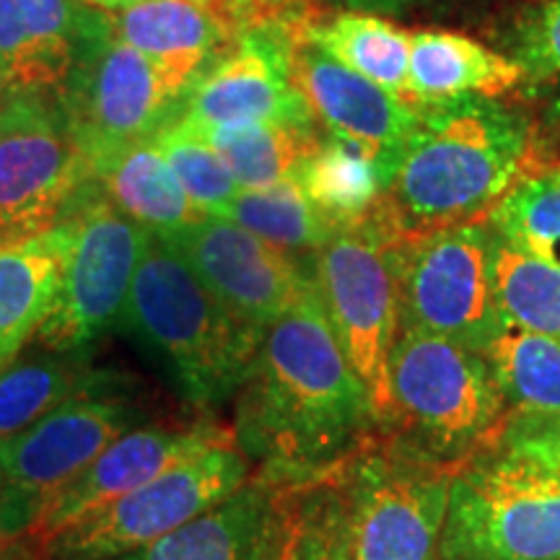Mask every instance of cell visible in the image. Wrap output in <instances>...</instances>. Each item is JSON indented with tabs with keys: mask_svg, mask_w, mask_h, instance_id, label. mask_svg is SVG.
Segmentation results:
<instances>
[{
	"mask_svg": "<svg viewBox=\"0 0 560 560\" xmlns=\"http://www.w3.org/2000/svg\"><path fill=\"white\" fill-rule=\"evenodd\" d=\"M231 433L257 475L293 486L338 470L380 433L314 283L265 330Z\"/></svg>",
	"mask_w": 560,
	"mask_h": 560,
	"instance_id": "obj_1",
	"label": "cell"
},
{
	"mask_svg": "<svg viewBox=\"0 0 560 560\" xmlns=\"http://www.w3.org/2000/svg\"><path fill=\"white\" fill-rule=\"evenodd\" d=\"M529 159L532 125L499 96L420 104L376 213L397 236L486 221Z\"/></svg>",
	"mask_w": 560,
	"mask_h": 560,
	"instance_id": "obj_2",
	"label": "cell"
},
{
	"mask_svg": "<svg viewBox=\"0 0 560 560\" xmlns=\"http://www.w3.org/2000/svg\"><path fill=\"white\" fill-rule=\"evenodd\" d=\"M120 325L198 408L236 397L262 342V332L236 319L156 234L136 270Z\"/></svg>",
	"mask_w": 560,
	"mask_h": 560,
	"instance_id": "obj_3",
	"label": "cell"
},
{
	"mask_svg": "<svg viewBox=\"0 0 560 560\" xmlns=\"http://www.w3.org/2000/svg\"><path fill=\"white\" fill-rule=\"evenodd\" d=\"M389 412L380 433L450 465L493 450L509 418L486 355L400 325L387 366Z\"/></svg>",
	"mask_w": 560,
	"mask_h": 560,
	"instance_id": "obj_4",
	"label": "cell"
},
{
	"mask_svg": "<svg viewBox=\"0 0 560 560\" xmlns=\"http://www.w3.org/2000/svg\"><path fill=\"white\" fill-rule=\"evenodd\" d=\"M190 79L117 37L109 11H94L66 83L55 91L68 128L94 166L149 140L172 120Z\"/></svg>",
	"mask_w": 560,
	"mask_h": 560,
	"instance_id": "obj_5",
	"label": "cell"
},
{
	"mask_svg": "<svg viewBox=\"0 0 560 560\" xmlns=\"http://www.w3.org/2000/svg\"><path fill=\"white\" fill-rule=\"evenodd\" d=\"M459 465L425 457L389 433L340 465L353 560H441Z\"/></svg>",
	"mask_w": 560,
	"mask_h": 560,
	"instance_id": "obj_6",
	"label": "cell"
},
{
	"mask_svg": "<svg viewBox=\"0 0 560 560\" xmlns=\"http://www.w3.org/2000/svg\"><path fill=\"white\" fill-rule=\"evenodd\" d=\"M441 560H560V475L499 450L462 462Z\"/></svg>",
	"mask_w": 560,
	"mask_h": 560,
	"instance_id": "obj_7",
	"label": "cell"
},
{
	"mask_svg": "<svg viewBox=\"0 0 560 560\" xmlns=\"http://www.w3.org/2000/svg\"><path fill=\"white\" fill-rule=\"evenodd\" d=\"M392 268L400 325L441 335L478 353L501 332L486 221L395 236Z\"/></svg>",
	"mask_w": 560,
	"mask_h": 560,
	"instance_id": "obj_8",
	"label": "cell"
},
{
	"mask_svg": "<svg viewBox=\"0 0 560 560\" xmlns=\"http://www.w3.org/2000/svg\"><path fill=\"white\" fill-rule=\"evenodd\" d=\"M252 478V462L234 433L190 454L170 470L70 524L39 545L47 560H115L156 542Z\"/></svg>",
	"mask_w": 560,
	"mask_h": 560,
	"instance_id": "obj_9",
	"label": "cell"
},
{
	"mask_svg": "<svg viewBox=\"0 0 560 560\" xmlns=\"http://www.w3.org/2000/svg\"><path fill=\"white\" fill-rule=\"evenodd\" d=\"M55 91H5L0 100V240L60 226L94 190Z\"/></svg>",
	"mask_w": 560,
	"mask_h": 560,
	"instance_id": "obj_10",
	"label": "cell"
},
{
	"mask_svg": "<svg viewBox=\"0 0 560 560\" xmlns=\"http://www.w3.org/2000/svg\"><path fill=\"white\" fill-rule=\"evenodd\" d=\"M392 240L395 234L374 213L363 223L335 231L317 252L312 272L335 338L366 384L380 431L389 412V353L400 330Z\"/></svg>",
	"mask_w": 560,
	"mask_h": 560,
	"instance_id": "obj_11",
	"label": "cell"
},
{
	"mask_svg": "<svg viewBox=\"0 0 560 560\" xmlns=\"http://www.w3.org/2000/svg\"><path fill=\"white\" fill-rule=\"evenodd\" d=\"M117 392L120 382L75 397L9 444H0V527L9 535H30L52 495L86 470L112 441L153 423L143 405Z\"/></svg>",
	"mask_w": 560,
	"mask_h": 560,
	"instance_id": "obj_12",
	"label": "cell"
},
{
	"mask_svg": "<svg viewBox=\"0 0 560 560\" xmlns=\"http://www.w3.org/2000/svg\"><path fill=\"white\" fill-rule=\"evenodd\" d=\"M66 221L68 262L37 340L47 350L86 353L91 342L122 322L136 270L153 234L112 206L96 187Z\"/></svg>",
	"mask_w": 560,
	"mask_h": 560,
	"instance_id": "obj_13",
	"label": "cell"
},
{
	"mask_svg": "<svg viewBox=\"0 0 560 560\" xmlns=\"http://www.w3.org/2000/svg\"><path fill=\"white\" fill-rule=\"evenodd\" d=\"M310 19L312 13L296 5L285 16L240 34L182 94L170 122L185 128L317 122L291 79L293 47Z\"/></svg>",
	"mask_w": 560,
	"mask_h": 560,
	"instance_id": "obj_14",
	"label": "cell"
},
{
	"mask_svg": "<svg viewBox=\"0 0 560 560\" xmlns=\"http://www.w3.org/2000/svg\"><path fill=\"white\" fill-rule=\"evenodd\" d=\"M161 240L179 252L200 283L236 319L262 335L314 283L312 272L301 268L291 252L221 215H202Z\"/></svg>",
	"mask_w": 560,
	"mask_h": 560,
	"instance_id": "obj_15",
	"label": "cell"
},
{
	"mask_svg": "<svg viewBox=\"0 0 560 560\" xmlns=\"http://www.w3.org/2000/svg\"><path fill=\"white\" fill-rule=\"evenodd\" d=\"M306 26V24H304ZM293 86L314 120L335 138L350 140L380 159L387 185L397 159L420 117V104L382 89L314 47L301 30L291 58Z\"/></svg>",
	"mask_w": 560,
	"mask_h": 560,
	"instance_id": "obj_16",
	"label": "cell"
},
{
	"mask_svg": "<svg viewBox=\"0 0 560 560\" xmlns=\"http://www.w3.org/2000/svg\"><path fill=\"white\" fill-rule=\"evenodd\" d=\"M229 436L231 431H223L213 423L138 425L112 441L86 470H81L60 493H55L52 501L39 511L37 522L26 537L37 545H45L70 524L109 506L112 501L145 486L177 462Z\"/></svg>",
	"mask_w": 560,
	"mask_h": 560,
	"instance_id": "obj_17",
	"label": "cell"
},
{
	"mask_svg": "<svg viewBox=\"0 0 560 560\" xmlns=\"http://www.w3.org/2000/svg\"><path fill=\"white\" fill-rule=\"evenodd\" d=\"M296 486L255 472L200 516L115 560H280Z\"/></svg>",
	"mask_w": 560,
	"mask_h": 560,
	"instance_id": "obj_18",
	"label": "cell"
},
{
	"mask_svg": "<svg viewBox=\"0 0 560 560\" xmlns=\"http://www.w3.org/2000/svg\"><path fill=\"white\" fill-rule=\"evenodd\" d=\"M94 11L79 0H0V89L58 91Z\"/></svg>",
	"mask_w": 560,
	"mask_h": 560,
	"instance_id": "obj_19",
	"label": "cell"
},
{
	"mask_svg": "<svg viewBox=\"0 0 560 560\" xmlns=\"http://www.w3.org/2000/svg\"><path fill=\"white\" fill-rule=\"evenodd\" d=\"M70 223L21 240H0V369L37 338L60 289Z\"/></svg>",
	"mask_w": 560,
	"mask_h": 560,
	"instance_id": "obj_20",
	"label": "cell"
},
{
	"mask_svg": "<svg viewBox=\"0 0 560 560\" xmlns=\"http://www.w3.org/2000/svg\"><path fill=\"white\" fill-rule=\"evenodd\" d=\"M117 37L195 81L240 39L231 26L192 0H136L109 11Z\"/></svg>",
	"mask_w": 560,
	"mask_h": 560,
	"instance_id": "obj_21",
	"label": "cell"
},
{
	"mask_svg": "<svg viewBox=\"0 0 560 560\" xmlns=\"http://www.w3.org/2000/svg\"><path fill=\"white\" fill-rule=\"evenodd\" d=\"M524 83V73L506 55L459 32H412L408 96L416 104L457 96H501Z\"/></svg>",
	"mask_w": 560,
	"mask_h": 560,
	"instance_id": "obj_22",
	"label": "cell"
},
{
	"mask_svg": "<svg viewBox=\"0 0 560 560\" xmlns=\"http://www.w3.org/2000/svg\"><path fill=\"white\" fill-rule=\"evenodd\" d=\"M102 195L128 219L156 236H172L202 215L153 140L125 145L94 166Z\"/></svg>",
	"mask_w": 560,
	"mask_h": 560,
	"instance_id": "obj_23",
	"label": "cell"
},
{
	"mask_svg": "<svg viewBox=\"0 0 560 560\" xmlns=\"http://www.w3.org/2000/svg\"><path fill=\"white\" fill-rule=\"evenodd\" d=\"M117 382L109 371L91 369L86 353L42 348V353L13 359L0 369V444H9L60 405Z\"/></svg>",
	"mask_w": 560,
	"mask_h": 560,
	"instance_id": "obj_24",
	"label": "cell"
},
{
	"mask_svg": "<svg viewBox=\"0 0 560 560\" xmlns=\"http://www.w3.org/2000/svg\"><path fill=\"white\" fill-rule=\"evenodd\" d=\"M296 182L338 231L371 219L387 192V172L380 159L335 136H322L312 156L301 164Z\"/></svg>",
	"mask_w": 560,
	"mask_h": 560,
	"instance_id": "obj_25",
	"label": "cell"
},
{
	"mask_svg": "<svg viewBox=\"0 0 560 560\" xmlns=\"http://www.w3.org/2000/svg\"><path fill=\"white\" fill-rule=\"evenodd\" d=\"M304 37L340 66L410 100L408 62L412 32H405L395 21L350 9L327 19L312 16L304 26Z\"/></svg>",
	"mask_w": 560,
	"mask_h": 560,
	"instance_id": "obj_26",
	"label": "cell"
},
{
	"mask_svg": "<svg viewBox=\"0 0 560 560\" xmlns=\"http://www.w3.org/2000/svg\"><path fill=\"white\" fill-rule=\"evenodd\" d=\"M187 130L198 132L221 153L242 190H265L280 182L296 179L301 164L312 156L322 140L314 122H257Z\"/></svg>",
	"mask_w": 560,
	"mask_h": 560,
	"instance_id": "obj_27",
	"label": "cell"
},
{
	"mask_svg": "<svg viewBox=\"0 0 560 560\" xmlns=\"http://www.w3.org/2000/svg\"><path fill=\"white\" fill-rule=\"evenodd\" d=\"M511 412L560 416V340L503 319L501 332L482 350Z\"/></svg>",
	"mask_w": 560,
	"mask_h": 560,
	"instance_id": "obj_28",
	"label": "cell"
},
{
	"mask_svg": "<svg viewBox=\"0 0 560 560\" xmlns=\"http://www.w3.org/2000/svg\"><path fill=\"white\" fill-rule=\"evenodd\" d=\"M490 276L501 317L560 340V270L490 231Z\"/></svg>",
	"mask_w": 560,
	"mask_h": 560,
	"instance_id": "obj_29",
	"label": "cell"
},
{
	"mask_svg": "<svg viewBox=\"0 0 560 560\" xmlns=\"http://www.w3.org/2000/svg\"><path fill=\"white\" fill-rule=\"evenodd\" d=\"M219 215L240 223L242 229L291 255L319 252L338 231L312 206L296 179L280 182L265 190H240Z\"/></svg>",
	"mask_w": 560,
	"mask_h": 560,
	"instance_id": "obj_30",
	"label": "cell"
},
{
	"mask_svg": "<svg viewBox=\"0 0 560 560\" xmlns=\"http://www.w3.org/2000/svg\"><path fill=\"white\" fill-rule=\"evenodd\" d=\"M488 229L560 270V170L529 172L486 215Z\"/></svg>",
	"mask_w": 560,
	"mask_h": 560,
	"instance_id": "obj_31",
	"label": "cell"
},
{
	"mask_svg": "<svg viewBox=\"0 0 560 560\" xmlns=\"http://www.w3.org/2000/svg\"><path fill=\"white\" fill-rule=\"evenodd\" d=\"M280 560H353L340 467L296 486L289 540Z\"/></svg>",
	"mask_w": 560,
	"mask_h": 560,
	"instance_id": "obj_32",
	"label": "cell"
},
{
	"mask_svg": "<svg viewBox=\"0 0 560 560\" xmlns=\"http://www.w3.org/2000/svg\"><path fill=\"white\" fill-rule=\"evenodd\" d=\"M151 140L170 161L182 190L200 213L219 215L223 206H229L242 190L221 153L198 132L182 128L177 122H166Z\"/></svg>",
	"mask_w": 560,
	"mask_h": 560,
	"instance_id": "obj_33",
	"label": "cell"
},
{
	"mask_svg": "<svg viewBox=\"0 0 560 560\" xmlns=\"http://www.w3.org/2000/svg\"><path fill=\"white\" fill-rule=\"evenodd\" d=\"M501 47L535 86L560 83V0H540L524 9L503 32Z\"/></svg>",
	"mask_w": 560,
	"mask_h": 560,
	"instance_id": "obj_34",
	"label": "cell"
},
{
	"mask_svg": "<svg viewBox=\"0 0 560 560\" xmlns=\"http://www.w3.org/2000/svg\"><path fill=\"white\" fill-rule=\"evenodd\" d=\"M493 450L560 475V416L511 412Z\"/></svg>",
	"mask_w": 560,
	"mask_h": 560,
	"instance_id": "obj_35",
	"label": "cell"
},
{
	"mask_svg": "<svg viewBox=\"0 0 560 560\" xmlns=\"http://www.w3.org/2000/svg\"><path fill=\"white\" fill-rule=\"evenodd\" d=\"M192 3L215 13L236 34H244L252 26L285 16L291 9H296L299 0H192Z\"/></svg>",
	"mask_w": 560,
	"mask_h": 560,
	"instance_id": "obj_36",
	"label": "cell"
},
{
	"mask_svg": "<svg viewBox=\"0 0 560 560\" xmlns=\"http://www.w3.org/2000/svg\"><path fill=\"white\" fill-rule=\"evenodd\" d=\"M353 11L376 13V16H395V13H412V11H431L457 5L462 0H346Z\"/></svg>",
	"mask_w": 560,
	"mask_h": 560,
	"instance_id": "obj_37",
	"label": "cell"
},
{
	"mask_svg": "<svg viewBox=\"0 0 560 560\" xmlns=\"http://www.w3.org/2000/svg\"><path fill=\"white\" fill-rule=\"evenodd\" d=\"M26 542H30V537H13L0 527V560H11L16 552L26 548Z\"/></svg>",
	"mask_w": 560,
	"mask_h": 560,
	"instance_id": "obj_38",
	"label": "cell"
},
{
	"mask_svg": "<svg viewBox=\"0 0 560 560\" xmlns=\"http://www.w3.org/2000/svg\"><path fill=\"white\" fill-rule=\"evenodd\" d=\"M83 5H91V9H100V11H120L125 5L136 3V0H79Z\"/></svg>",
	"mask_w": 560,
	"mask_h": 560,
	"instance_id": "obj_39",
	"label": "cell"
},
{
	"mask_svg": "<svg viewBox=\"0 0 560 560\" xmlns=\"http://www.w3.org/2000/svg\"><path fill=\"white\" fill-rule=\"evenodd\" d=\"M11 560H47V558H45V552H42L39 545L30 540V542H26V548L16 552V556H13Z\"/></svg>",
	"mask_w": 560,
	"mask_h": 560,
	"instance_id": "obj_40",
	"label": "cell"
}]
</instances>
